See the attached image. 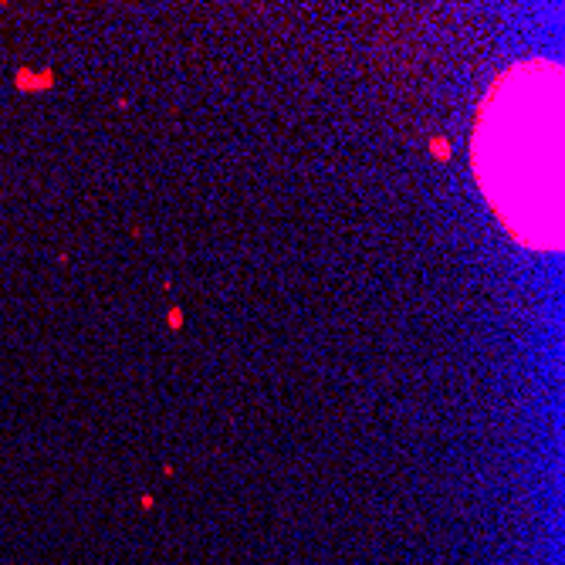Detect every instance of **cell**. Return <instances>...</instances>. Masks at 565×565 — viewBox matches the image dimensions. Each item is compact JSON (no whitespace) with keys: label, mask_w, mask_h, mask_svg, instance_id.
<instances>
[{"label":"cell","mask_w":565,"mask_h":565,"mask_svg":"<svg viewBox=\"0 0 565 565\" xmlns=\"http://www.w3.org/2000/svg\"><path fill=\"white\" fill-rule=\"evenodd\" d=\"M528 61L501 78L480 109L474 163L501 220L531 247H558V71Z\"/></svg>","instance_id":"1"}]
</instances>
